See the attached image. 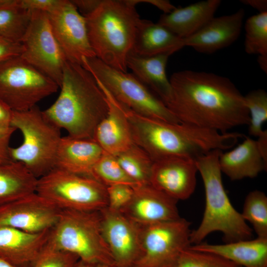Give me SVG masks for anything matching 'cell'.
Masks as SVG:
<instances>
[{
    "label": "cell",
    "instance_id": "cell-1",
    "mask_svg": "<svg viewBox=\"0 0 267 267\" xmlns=\"http://www.w3.org/2000/svg\"><path fill=\"white\" fill-rule=\"evenodd\" d=\"M169 80L172 91L166 106L180 123L223 134L248 126L244 95L229 79L186 70L173 73Z\"/></svg>",
    "mask_w": 267,
    "mask_h": 267
},
{
    "label": "cell",
    "instance_id": "cell-2",
    "mask_svg": "<svg viewBox=\"0 0 267 267\" xmlns=\"http://www.w3.org/2000/svg\"><path fill=\"white\" fill-rule=\"evenodd\" d=\"M134 143L155 161L170 157L195 159L216 149L232 148L239 135L236 132H219L182 123H172L126 112Z\"/></svg>",
    "mask_w": 267,
    "mask_h": 267
},
{
    "label": "cell",
    "instance_id": "cell-3",
    "mask_svg": "<svg viewBox=\"0 0 267 267\" xmlns=\"http://www.w3.org/2000/svg\"><path fill=\"white\" fill-rule=\"evenodd\" d=\"M59 95L44 110L47 118L69 136L91 139L100 122L106 116L107 98L93 76L81 65L67 61Z\"/></svg>",
    "mask_w": 267,
    "mask_h": 267
},
{
    "label": "cell",
    "instance_id": "cell-4",
    "mask_svg": "<svg viewBox=\"0 0 267 267\" xmlns=\"http://www.w3.org/2000/svg\"><path fill=\"white\" fill-rule=\"evenodd\" d=\"M142 0H104L84 15L90 46L95 57L119 71L127 72L140 20L135 6Z\"/></svg>",
    "mask_w": 267,
    "mask_h": 267
},
{
    "label": "cell",
    "instance_id": "cell-5",
    "mask_svg": "<svg viewBox=\"0 0 267 267\" xmlns=\"http://www.w3.org/2000/svg\"><path fill=\"white\" fill-rule=\"evenodd\" d=\"M221 151L213 150L195 158L204 183L205 207L200 224L191 232V245L201 243L215 231L223 234L225 243L252 238V228L233 207L224 188L219 164Z\"/></svg>",
    "mask_w": 267,
    "mask_h": 267
},
{
    "label": "cell",
    "instance_id": "cell-6",
    "mask_svg": "<svg viewBox=\"0 0 267 267\" xmlns=\"http://www.w3.org/2000/svg\"><path fill=\"white\" fill-rule=\"evenodd\" d=\"M46 247L73 254L84 262L116 267L102 233L99 211L62 210Z\"/></svg>",
    "mask_w": 267,
    "mask_h": 267
},
{
    "label": "cell",
    "instance_id": "cell-7",
    "mask_svg": "<svg viewBox=\"0 0 267 267\" xmlns=\"http://www.w3.org/2000/svg\"><path fill=\"white\" fill-rule=\"evenodd\" d=\"M11 125L23 137L19 146L10 148L12 160L22 163L38 178L52 169L62 137L60 129L37 105L13 111Z\"/></svg>",
    "mask_w": 267,
    "mask_h": 267
},
{
    "label": "cell",
    "instance_id": "cell-8",
    "mask_svg": "<svg viewBox=\"0 0 267 267\" xmlns=\"http://www.w3.org/2000/svg\"><path fill=\"white\" fill-rule=\"evenodd\" d=\"M82 66L115 99L134 112L169 123H180L162 100L133 74L116 70L96 57L83 58Z\"/></svg>",
    "mask_w": 267,
    "mask_h": 267
},
{
    "label": "cell",
    "instance_id": "cell-9",
    "mask_svg": "<svg viewBox=\"0 0 267 267\" xmlns=\"http://www.w3.org/2000/svg\"><path fill=\"white\" fill-rule=\"evenodd\" d=\"M36 193L62 210L98 211L108 206L105 186L91 177L56 168L38 179Z\"/></svg>",
    "mask_w": 267,
    "mask_h": 267
},
{
    "label": "cell",
    "instance_id": "cell-10",
    "mask_svg": "<svg viewBox=\"0 0 267 267\" xmlns=\"http://www.w3.org/2000/svg\"><path fill=\"white\" fill-rule=\"evenodd\" d=\"M58 88L20 55L0 64V99L13 111L30 109Z\"/></svg>",
    "mask_w": 267,
    "mask_h": 267
},
{
    "label": "cell",
    "instance_id": "cell-11",
    "mask_svg": "<svg viewBox=\"0 0 267 267\" xmlns=\"http://www.w3.org/2000/svg\"><path fill=\"white\" fill-rule=\"evenodd\" d=\"M21 44V57L60 87L67 60L52 33L47 13L32 11L30 23Z\"/></svg>",
    "mask_w": 267,
    "mask_h": 267
},
{
    "label": "cell",
    "instance_id": "cell-12",
    "mask_svg": "<svg viewBox=\"0 0 267 267\" xmlns=\"http://www.w3.org/2000/svg\"><path fill=\"white\" fill-rule=\"evenodd\" d=\"M191 223L185 219L142 226V256L134 267H164L191 245Z\"/></svg>",
    "mask_w": 267,
    "mask_h": 267
},
{
    "label": "cell",
    "instance_id": "cell-13",
    "mask_svg": "<svg viewBox=\"0 0 267 267\" xmlns=\"http://www.w3.org/2000/svg\"><path fill=\"white\" fill-rule=\"evenodd\" d=\"M99 211L102 233L116 267H134L143 254L142 226L108 207Z\"/></svg>",
    "mask_w": 267,
    "mask_h": 267
},
{
    "label": "cell",
    "instance_id": "cell-14",
    "mask_svg": "<svg viewBox=\"0 0 267 267\" xmlns=\"http://www.w3.org/2000/svg\"><path fill=\"white\" fill-rule=\"evenodd\" d=\"M47 13L52 33L67 61L82 65L83 58L95 57L85 18L71 0H59Z\"/></svg>",
    "mask_w": 267,
    "mask_h": 267
},
{
    "label": "cell",
    "instance_id": "cell-15",
    "mask_svg": "<svg viewBox=\"0 0 267 267\" xmlns=\"http://www.w3.org/2000/svg\"><path fill=\"white\" fill-rule=\"evenodd\" d=\"M61 211L36 192L0 205V226H10L31 233L43 232L54 226Z\"/></svg>",
    "mask_w": 267,
    "mask_h": 267
},
{
    "label": "cell",
    "instance_id": "cell-16",
    "mask_svg": "<svg viewBox=\"0 0 267 267\" xmlns=\"http://www.w3.org/2000/svg\"><path fill=\"white\" fill-rule=\"evenodd\" d=\"M195 159L170 157L153 162L149 184L178 201L189 198L196 185Z\"/></svg>",
    "mask_w": 267,
    "mask_h": 267
},
{
    "label": "cell",
    "instance_id": "cell-17",
    "mask_svg": "<svg viewBox=\"0 0 267 267\" xmlns=\"http://www.w3.org/2000/svg\"><path fill=\"white\" fill-rule=\"evenodd\" d=\"M129 203L120 212L142 226L177 220L180 218L178 201L151 184L136 185Z\"/></svg>",
    "mask_w": 267,
    "mask_h": 267
},
{
    "label": "cell",
    "instance_id": "cell-18",
    "mask_svg": "<svg viewBox=\"0 0 267 267\" xmlns=\"http://www.w3.org/2000/svg\"><path fill=\"white\" fill-rule=\"evenodd\" d=\"M244 15L241 8L231 14L214 17L195 33L183 39L184 46L211 54L230 45L240 34Z\"/></svg>",
    "mask_w": 267,
    "mask_h": 267
},
{
    "label": "cell",
    "instance_id": "cell-19",
    "mask_svg": "<svg viewBox=\"0 0 267 267\" xmlns=\"http://www.w3.org/2000/svg\"><path fill=\"white\" fill-rule=\"evenodd\" d=\"M50 229L31 233L0 226V259L17 267H33L46 247Z\"/></svg>",
    "mask_w": 267,
    "mask_h": 267
},
{
    "label": "cell",
    "instance_id": "cell-20",
    "mask_svg": "<svg viewBox=\"0 0 267 267\" xmlns=\"http://www.w3.org/2000/svg\"><path fill=\"white\" fill-rule=\"evenodd\" d=\"M95 80L107 98L109 110L106 116L96 127L92 140L104 152L116 156L134 143L128 120L118 101L98 80Z\"/></svg>",
    "mask_w": 267,
    "mask_h": 267
},
{
    "label": "cell",
    "instance_id": "cell-21",
    "mask_svg": "<svg viewBox=\"0 0 267 267\" xmlns=\"http://www.w3.org/2000/svg\"><path fill=\"white\" fill-rule=\"evenodd\" d=\"M103 152L92 139L62 136L54 168L92 178V169Z\"/></svg>",
    "mask_w": 267,
    "mask_h": 267
},
{
    "label": "cell",
    "instance_id": "cell-22",
    "mask_svg": "<svg viewBox=\"0 0 267 267\" xmlns=\"http://www.w3.org/2000/svg\"><path fill=\"white\" fill-rule=\"evenodd\" d=\"M219 164L221 172L231 180L254 178L267 169V162L261 154L257 141L247 136L230 151H222Z\"/></svg>",
    "mask_w": 267,
    "mask_h": 267
},
{
    "label": "cell",
    "instance_id": "cell-23",
    "mask_svg": "<svg viewBox=\"0 0 267 267\" xmlns=\"http://www.w3.org/2000/svg\"><path fill=\"white\" fill-rule=\"evenodd\" d=\"M221 3L220 0H206L176 8L170 13L161 15L157 23L178 37L185 39L213 18Z\"/></svg>",
    "mask_w": 267,
    "mask_h": 267
},
{
    "label": "cell",
    "instance_id": "cell-24",
    "mask_svg": "<svg viewBox=\"0 0 267 267\" xmlns=\"http://www.w3.org/2000/svg\"><path fill=\"white\" fill-rule=\"evenodd\" d=\"M190 247L214 254L241 267H267V238L257 237L223 244L201 242Z\"/></svg>",
    "mask_w": 267,
    "mask_h": 267
},
{
    "label": "cell",
    "instance_id": "cell-25",
    "mask_svg": "<svg viewBox=\"0 0 267 267\" xmlns=\"http://www.w3.org/2000/svg\"><path fill=\"white\" fill-rule=\"evenodd\" d=\"M171 54L164 53L140 56L131 51L128 56V68L165 104L172 95V86L166 75V65Z\"/></svg>",
    "mask_w": 267,
    "mask_h": 267
},
{
    "label": "cell",
    "instance_id": "cell-26",
    "mask_svg": "<svg viewBox=\"0 0 267 267\" xmlns=\"http://www.w3.org/2000/svg\"><path fill=\"white\" fill-rule=\"evenodd\" d=\"M183 47V39L157 23L140 19L131 51L140 56L172 54Z\"/></svg>",
    "mask_w": 267,
    "mask_h": 267
},
{
    "label": "cell",
    "instance_id": "cell-27",
    "mask_svg": "<svg viewBox=\"0 0 267 267\" xmlns=\"http://www.w3.org/2000/svg\"><path fill=\"white\" fill-rule=\"evenodd\" d=\"M38 179L20 162L0 163V205L36 193Z\"/></svg>",
    "mask_w": 267,
    "mask_h": 267
},
{
    "label": "cell",
    "instance_id": "cell-28",
    "mask_svg": "<svg viewBox=\"0 0 267 267\" xmlns=\"http://www.w3.org/2000/svg\"><path fill=\"white\" fill-rule=\"evenodd\" d=\"M32 17V11L20 5L18 0H7L0 6V37L21 43Z\"/></svg>",
    "mask_w": 267,
    "mask_h": 267
},
{
    "label": "cell",
    "instance_id": "cell-29",
    "mask_svg": "<svg viewBox=\"0 0 267 267\" xmlns=\"http://www.w3.org/2000/svg\"><path fill=\"white\" fill-rule=\"evenodd\" d=\"M115 157L126 174L136 185L149 184L153 161L142 149L134 144Z\"/></svg>",
    "mask_w": 267,
    "mask_h": 267
},
{
    "label": "cell",
    "instance_id": "cell-30",
    "mask_svg": "<svg viewBox=\"0 0 267 267\" xmlns=\"http://www.w3.org/2000/svg\"><path fill=\"white\" fill-rule=\"evenodd\" d=\"M241 214L244 220L252 224L258 237L267 238V197L264 192H250Z\"/></svg>",
    "mask_w": 267,
    "mask_h": 267
},
{
    "label": "cell",
    "instance_id": "cell-31",
    "mask_svg": "<svg viewBox=\"0 0 267 267\" xmlns=\"http://www.w3.org/2000/svg\"><path fill=\"white\" fill-rule=\"evenodd\" d=\"M245 51L267 57V11L249 17L245 24Z\"/></svg>",
    "mask_w": 267,
    "mask_h": 267
},
{
    "label": "cell",
    "instance_id": "cell-32",
    "mask_svg": "<svg viewBox=\"0 0 267 267\" xmlns=\"http://www.w3.org/2000/svg\"><path fill=\"white\" fill-rule=\"evenodd\" d=\"M91 177L106 187L116 184L137 185L124 172L115 156L105 152L94 165Z\"/></svg>",
    "mask_w": 267,
    "mask_h": 267
},
{
    "label": "cell",
    "instance_id": "cell-33",
    "mask_svg": "<svg viewBox=\"0 0 267 267\" xmlns=\"http://www.w3.org/2000/svg\"><path fill=\"white\" fill-rule=\"evenodd\" d=\"M164 267H240L233 263L214 254L191 249L182 250L169 264Z\"/></svg>",
    "mask_w": 267,
    "mask_h": 267
},
{
    "label": "cell",
    "instance_id": "cell-34",
    "mask_svg": "<svg viewBox=\"0 0 267 267\" xmlns=\"http://www.w3.org/2000/svg\"><path fill=\"white\" fill-rule=\"evenodd\" d=\"M244 98L250 116L249 134L258 137L264 131L263 125L267 121V93L262 89H255Z\"/></svg>",
    "mask_w": 267,
    "mask_h": 267
},
{
    "label": "cell",
    "instance_id": "cell-35",
    "mask_svg": "<svg viewBox=\"0 0 267 267\" xmlns=\"http://www.w3.org/2000/svg\"><path fill=\"white\" fill-rule=\"evenodd\" d=\"M79 260L73 254L46 247L33 267H75Z\"/></svg>",
    "mask_w": 267,
    "mask_h": 267
},
{
    "label": "cell",
    "instance_id": "cell-36",
    "mask_svg": "<svg viewBox=\"0 0 267 267\" xmlns=\"http://www.w3.org/2000/svg\"><path fill=\"white\" fill-rule=\"evenodd\" d=\"M108 206L121 211L131 200L134 192L133 186L126 184H116L106 187Z\"/></svg>",
    "mask_w": 267,
    "mask_h": 267
},
{
    "label": "cell",
    "instance_id": "cell-37",
    "mask_svg": "<svg viewBox=\"0 0 267 267\" xmlns=\"http://www.w3.org/2000/svg\"><path fill=\"white\" fill-rule=\"evenodd\" d=\"M16 129L11 127L0 129V163L9 162L12 160L10 155L9 142Z\"/></svg>",
    "mask_w": 267,
    "mask_h": 267
},
{
    "label": "cell",
    "instance_id": "cell-38",
    "mask_svg": "<svg viewBox=\"0 0 267 267\" xmlns=\"http://www.w3.org/2000/svg\"><path fill=\"white\" fill-rule=\"evenodd\" d=\"M21 43H14L0 37V64L22 52Z\"/></svg>",
    "mask_w": 267,
    "mask_h": 267
},
{
    "label": "cell",
    "instance_id": "cell-39",
    "mask_svg": "<svg viewBox=\"0 0 267 267\" xmlns=\"http://www.w3.org/2000/svg\"><path fill=\"white\" fill-rule=\"evenodd\" d=\"M59 0H18L21 6L31 11H41L48 13L58 3Z\"/></svg>",
    "mask_w": 267,
    "mask_h": 267
},
{
    "label": "cell",
    "instance_id": "cell-40",
    "mask_svg": "<svg viewBox=\"0 0 267 267\" xmlns=\"http://www.w3.org/2000/svg\"><path fill=\"white\" fill-rule=\"evenodd\" d=\"M13 111L0 99V129L11 127Z\"/></svg>",
    "mask_w": 267,
    "mask_h": 267
},
{
    "label": "cell",
    "instance_id": "cell-41",
    "mask_svg": "<svg viewBox=\"0 0 267 267\" xmlns=\"http://www.w3.org/2000/svg\"><path fill=\"white\" fill-rule=\"evenodd\" d=\"M71 1L84 16L92 12L98 5L100 0H73Z\"/></svg>",
    "mask_w": 267,
    "mask_h": 267
},
{
    "label": "cell",
    "instance_id": "cell-42",
    "mask_svg": "<svg viewBox=\"0 0 267 267\" xmlns=\"http://www.w3.org/2000/svg\"><path fill=\"white\" fill-rule=\"evenodd\" d=\"M256 140L259 150L266 161L267 162V130H264Z\"/></svg>",
    "mask_w": 267,
    "mask_h": 267
},
{
    "label": "cell",
    "instance_id": "cell-43",
    "mask_svg": "<svg viewBox=\"0 0 267 267\" xmlns=\"http://www.w3.org/2000/svg\"><path fill=\"white\" fill-rule=\"evenodd\" d=\"M241 2L258 10L259 13L267 11V1L266 0H241Z\"/></svg>",
    "mask_w": 267,
    "mask_h": 267
},
{
    "label": "cell",
    "instance_id": "cell-44",
    "mask_svg": "<svg viewBox=\"0 0 267 267\" xmlns=\"http://www.w3.org/2000/svg\"><path fill=\"white\" fill-rule=\"evenodd\" d=\"M75 267H115L104 264L91 263L79 260Z\"/></svg>",
    "mask_w": 267,
    "mask_h": 267
},
{
    "label": "cell",
    "instance_id": "cell-45",
    "mask_svg": "<svg viewBox=\"0 0 267 267\" xmlns=\"http://www.w3.org/2000/svg\"><path fill=\"white\" fill-rule=\"evenodd\" d=\"M258 61L261 68L267 73V57L259 56Z\"/></svg>",
    "mask_w": 267,
    "mask_h": 267
},
{
    "label": "cell",
    "instance_id": "cell-46",
    "mask_svg": "<svg viewBox=\"0 0 267 267\" xmlns=\"http://www.w3.org/2000/svg\"><path fill=\"white\" fill-rule=\"evenodd\" d=\"M0 267H17L0 259Z\"/></svg>",
    "mask_w": 267,
    "mask_h": 267
},
{
    "label": "cell",
    "instance_id": "cell-47",
    "mask_svg": "<svg viewBox=\"0 0 267 267\" xmlns=\"http://www.w3.org/2000/svg\"><path fill=\"white\" fill-rule=\"evenodd\" d=\"M7 0H0V6L4 4Z\"/></svg>",
    "mask_w": 267,
    "mask_h": 267
},
{
    "label": "cell",
    "instance_id": "cell-48",
    "mask_svg": "<svg viewBox=\"0 0 267 267\" xmlns=\"http://www.w3.org/2000/svg\"></svg>",
    "mask_w": 267,
    "mask_h": 267
}]
</instances>
